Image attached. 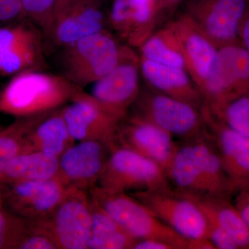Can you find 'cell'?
Wrapping results in <instances>:
<instances>
[{"mask_svg":"<svg viewBox=\"0 0 249 249\" xmlns=\"http://www.w3.org/2000/svg\"><path fill=\"white\" fill-rule=\"evenodd\" d=\"M110 147L97 141L74 144L59 157L56 178L66 187H75L89 193L98 186Z\"/></svg>","mask_w":249,"mask_h":249,"instance_id":"5bb4252c","label":"cell"},{"mask_svg":"<svg viewBox=\"0 0 249 249\" xmlns=\"http://www.w3.org/2000/svg\"><path fill=\"white\" fill-rule=\"evenodd\" d=\"M27 222L30 230L49 236L59 249H89L92 224L89 193L67 187L61 201L48 216Z\"/></svg>","mask_w":249,"mask_h":249,"instance_id":"3957f363","label":"cell"},{"mask_svg":"<svg viewBox=\"0 0 249 249\" xmlns=\"http://www.w3.org/2000/svg\"><path fill=\"white\" fill-rule=\"evenodd\" d=\"M162 222L190 240H209L208 223L199 206L173 188L128 193Z\"/></svg>","mask_w":249,"mask_h":249,"instance_id":"9c48e42d","label":"cell"},{"mask_svg":"<svg viewBox=\"0 0 249 249\" xmlns=\"http://www.w3.org/2000/svg\"><path fill=\"white\" fill-rule=\"evenodd\" d=\"M184 196L196 203L207 222L213 223L231 236L239 249L249 248V228L231 198Z\"/></svg>","mask_w":249,"mask_h":249,"instance_id":"603a6c76","label":"cell"},{"mask_svg":"<svg viewBox=\"0 0 249 249\" xmlns=\"http://www.w3.org/2000/svg\"><path fill=\"white\" fill-rule=\"evenodd\" d=\"M138 49L141 58L187 71L178 41L166 24L156 29Z\"/></svg>","mask_w":249,"mask_h":249,"instance_id":"484cf974","label":"cell"},{"mask_svg":"<svg viewBox=\"0 0 249 249\" xmlns=\"http://www.w3.org/2000/svg\"><path fill=\"white\" fill-rule=\"evenodd\" d=\"M44 36L23 18L0 27V76H14L45 66Z\"/></svg>","mask_w":249,"mask_h":249,"instance_id":"ba28073f","label":"cell"},{"mask_svg":"<svg viewBox=\"0 0 249 249\" xmlns=\"http://www.w3.org/2000/svg\"><path fill=\"white\" fill-rule=\"evenodd\" d=\"M201 107L145 85L142 87L131 109L133 115L152 123L181 142L195 138L206 130Z\"/></svg>","mask_w":249,"mask_h":249,"instance_id":"5b68a950","label":"cell"},{"mask_svg":"<svg viewBox=\"0 0 249 249\" xmlns=\"http://www.w3.org/2000/svg\"><path fill=\"white\" fill-rule=\"evenodd\" d=\"M141 73L145 85L162 93L202 107L204 100L184 69L160 65L140 58Z\"/></svg>","mask_w":249,"mask_h":249,"instance_id":"ffe728a7","label":"cell"},{"mask_svg":"<svg viewBox=\"0 0 249 249\" xmlns=\"http://www.w3.org/2000/svg\"><path fill=\"white\" fill-rule=\"evenodd\" d=\"M134 249H178L175 245L158 240H137Z\"/></svg>","mask_w":249,"mask_h":249,"instance_id":"d590c367","label":"cell"},{"mask_svg":"<svg viewBox=\"0 0 249 249\" xmlns=\"http://www.w3.org/2000/svg\"><path fill=\"white\" fill-rule=\"evenodd\" d=\"M49 112L16 118L14 123L0 131V177L11 160L22 153L28 134Z\"/></svg>","mask_w":249,"mask_h":249,"instance_id":"4316f807","label":"cell"},{"mask_svg":"<svg viewBox=\"0 0 249 249\" xmlns=\"http://www.w3.org/2000/svg\"><path fill=\"white\" fill-rule=\"evenodd\" d=\"M150 1L152 3V4L154 5V6H155V5H156V0H150Z\"/></svg>","mask_w":249,"mask_h":249,"instance_id":"ab89813d","label":"cell"},{"mask_svg":"<svg viewBox=\"0 0 249 249\" xmlns=\"http://www.w3.org/2000/svg\"><path fill=\"white\" fill-rule=\"evenodd\" d=\"M90 196L126 232L137 240H158L178 249H191L192 240L179 235L128 193H110L96 186Z\"/></svg>","mask_w":249,"mask_h":249,"instance_id":"277c9868","label":"cell"},{"mask_svg":"<svg viewBox=\"0 0 249 249\" xmlns=\"http://www.w3.org/2000/svg\"><path fill=\"white\" fill-rule=\"evenodd\" d=\"M233 204L249 228V183L234 193Z\"/></svg>","mask_w":249,"mask_h":249,"instance_id":"836d02e7","label":"cell"},{"mask_svg":"<svg viewBox=\"0 0 249 249\" xmlns=\"http://www.w3.org/2000/svg\"></svg>","mask_w":249,"mask_h":249,"instance_id":"b9f144b4","label":"cell"},{"mask_svg":"<svg viewBox=\"0 0 249 249\" xmlns=\"http://www.w3.org/2000/svg\"><path fill=\"white\" fill-rule=\"evenodd\" d=\"M115 144L140 154L165 170L178 142L171 134L152 123L129 114L119 126Z\"/></svg>","mask_w":249,"mask_h":249,"instance_id":"2e32d148","label":"cell"},{"mask_svg":"<svg viewBox=\"0 0 249 249\" xmlns=\"http://www.w3.org/2000/svg\"><path fill=\"white\" fill-rule=\"evenodd\" d=\"M141 77L139 54L127 45L120 62L93 83L90 94L116 115L124 119L140 93Z\"/></svg>","mask_w":249,"mask_h":249,"instance_id":"7c38bea8","label":"cell"},{"mask_svg":"<svg viewBox=\"0 0 249 249\" xmlns=\"http://www.w3.org/2000/svg\"><path fill=\"white\" fill-rule=\"evenodd\" d=\"M24 17L21 0H0V27Z\"/></svg>","mask_w":249,"mask_h":249,"instance_id":"4dcf8cb0","label":"cell"},{"mask_svg":"<svg viewBox=\"0 0 249 249\" xmlns=\"http://www.w3.org/2000/svg\"><path fill=\"white\" fill-rule=\"evenodd\" d=\"M81 89L61 75L42 70L21 72L0 91V112L16 118L48 112L71 102Z\"/></svg>","mask_w":249,"mask_h":249,"instance_id":"6da1fadb","label":"cell"},{"mask_svg":"<svg viewBox=\"0 0 249 249\" xmlns=\"http://www.w3.org/2000/svg\"><path fill=\"white\" fill-rule=\"evenodd\" d=\"M90 199L92 224L89 249H134L137 239L126 232L91 196Z\"/></svg>","mask_w":249,"mask_h":249,"instance_id":"d4e9b609","label":"cell"},{"mask_svg":"<svg viewBox=\"0 0 249 249\" xmlns=\"http://www.w3.org/2000/svg\"><path fill=\"white\" fill-rule=\"evenodd\" d=\"M127 46L108 29L83 37L62 48L60 75L83 89L112 70Z\"/></svg>","mask_w":249,"mask_h":249,"instance_id":"7a4b0ae2","label":"cell"},{"mask_svg":"<svg viewBox=\"0 0 249 249\" xmlns=\"http://www.w3.org/2000/svg\"><path fill=\"white\" fill-rule=\"evenodd\" d=\"M239 40L249 54V11L241 24L239 30Z\"/></svg>","mask_w":249,"mask_h":249,"instance_id":"8d00e7d4","label":"cell"},{"mask_svg":"<svg viewBox=\"0 0 249 249\" xmlns=\"http://www.w3.org/2000/svg\"><path fill=\"white\" fill-rule=\"evenodd\" d=\"M3 206V197L1 192L0 191V206Z\"/></svg>","mask_w":249,"mask_h":249,"instance_id":"f35d334b","label":"cell"},{"mask_svg":"<svg viewBox=\"0 0 249 249\" xmlns=\"http://www.w3.org/2000/svg\"><path fill=\"white\" fill-rule=\"evenodd\" d=\"M57 0H21L24 17L34 23L47 38L53 26Z\"/></svg>","mask_w":249,"mask_h":249,"instance_id":"f546056e","label":"cell"},{"mask_svg":"<svg viewBox=\"0 0 249 249\" xmlns=\"http://www.w3.org/2000/svg\"><path fill=\"white\" fill-rule=\"evenodd\" d=\"M108 18L101 5L84 0L81 4L57 19L47 37L55 45L63 47L107 29Z\"/></svg>","mask_w":249,"mask_h":249,"instance_id":"d6986e66","label":"cell"},{"mask_svg":"<svg viewBox=\"0 0 249 249\" xmlns=\"http://www.w3.org/2000/svg\"><path fill=\"white\" fill-rule=\"evenodd\" d=\"M249 93V54L240 41L218 49L209 79L201 91L204 104L217 108Z\"/></svg>","mask_w":249,"mask_h":249,"instance_id":"52a82bcc","label":"cell"},{"mask_svg":"<svg viewBox=\"0 0 249 249\" xmlns=\"http://www.w3.org/2000/svg\"><path fill=\"white\" fill-rule=\"evenodd\" d=\"M74 143L61 107L50 111L31 129L22 153L43 152L60 157Z\"/></svg>","mask_w":249,"mask_h":249,"instance_id":"7402d4cb","label":"cell"},{"mask_svg":"<svg viewBox=\"0 0 249 249\" xmlns=\"http://www.w3.org/2000/svg\"><path fill=\"white\" fill-rule=\"evenodd\" d=\"M205 124L217 147L224 169L235 193L249 183V138L218 120L205 105Z\"/></svg>","mask_w":249,"mask_h":249,"instance_id":"e0dca14e","label":"cell"},{"mask_svg":"<svg viewBox=\"0 0 249 249\" xmlns=\"http://www.w3.org/2000/svg\"><path fill=\"white\" fill-rule=\"evenodd\" d=\"M97 186L110 193H124L173 188L161 166L116 144L110 147Z\"/></svg>","mask_w":249,"mask_h":249,"instance_id":"8992f818","label":"cell"},{"mask_svg":"<svg viewBox=\"0 0 249 249\" xmlns=\"http://www.w3.org/2000/svg\"><path fill=\"white\" fill-rule=\"evenodd\" d=\"M183 13L218 48L238 42L249 0H185Z\"/></svg>","mask_w":249,"mask_h":249,"instance_id":"30bf717a","label":"cell"},{"mask_svg":"<svg viewBox=\"0 0 249 249\" xmlns=\"http://www.w3.org/2000/svg\"><path fill=\"white\" fill-rule=\"evenodd\" d=\"M174 190L188 196H207V188L195 138L181 141L165 169Z\"/></svg>","mask_w":249,"mask_h":249,"instance_id":"44dd1931","label":"cell"},{"mask_svg":"<svg viewBox=\"0 0 249 249\" xmlns=\"http://www.w3.org/2000/svg\"><path fill=\"white\" fill-rule=\"evenodd\" d=\"M209 110L232 130L249 138V93Z\"/></svg>","mask_w":249,"mask_h":249,"instance_id":"83f0119b","label":"cell"},{"mask_svg":"<svg viewBox=\"0 0 249 249\" xmlns=\"http://www.w3.org/2000/svg\"><path fill=\"white\" fill-rule=\"evenodd\" d=\"M71 104L62 107L69 130L75 142L97 141L114 145L121 119L98 100L80 90Z\"/></svg>","mask_w":249,"mask_h":249,"instance_id":"8fae6325","label":"cell"},{"mask_svg":"<svg viewBox=\"0 0 249 249\" xmlns=\"http://www.w3.org/2000/svg\"><path fill=\"white\" fill-rule=\"evenodd\" d=\"M108 23L119 40L139 48L157 29L155 6L150 0H114Z\"/></svg>","mask_w":249,"mask_h":249,"instance_id":"ac0fdd59","label":"cell"},{"mask_svg":"<svg viewBox=\"0 0 249 249\" xmlns=\"http://www.w3.org/2000/svg\"><path fill=\"white\" fill-rule=\"evenodd\" d=\"M165 24L176 37L187 71L201 93L213 69L219 48L183 13Z\"/></svg>","mask_w":249,"mask_h":249,"instance_id":"9a60e30c","label":"cell"},{"mask_svg":"<svg viewBox=\"0 0 249 249\" xmlns=\"http://www.w3.org/2000/svg\"><path fill=\"white\" fill-rule=\"evenodd\" d=\"M29 231L27 220L0 206V249H19Z\"/></svg>","mask_w":249,"mask_h":249,"instance_id":"f1b7e54d","label":"cell"},{"mask_svg":"<svg viewBox=\"0 0 249 249\" xmlns=\"http://www.w3.org/2000/svg\"><path fill=\"white\" fill-rule=\"evenodd\" d=\"M3 206L27 221L48 216L61 201L67 187L54 178L1 184Z\"/></svg>","mask_w":249,"mask_h":249,"instance_id":"4fadbf2b","label":"cell"},{"mask_svg":"<svg viewBox=\"0 0 249 249\" xmlns=\"http://www.w3.org/2000/svg\"><path fill=\"white\" fill-rule=\"evenodd\" d=\"M87 1L93 3V4L101 5V4H102L104 1H106V0H87Z\"/></svg>","mask_w":249,"mask_h":249,"instance_id":"74e56055","label":"cell"},{"mask_svg":"<svg viewBox=\"0 0 249 249\" xmlns=\"http://www.w3.org/2000/svg\"><path fill=\"white\" fill-rule=\"evenodd\" d=\"M185 0H156L155 15L157 29L173 18L174 14Z\"/></svg>","mask_w":249,"mask_h":249,"instance_id":"d6a6232c","label":"cell"},{"mask_svg":"<svg viewBox=\"0 0 249 249\" xmlns=\"http://www.w3.org/2000/svg\"><path fill=\"white\" fill-rule=\"evenodd\" d=\"M59 157L43 152L19 154L5 167L0 185L56 178Z\"/></svg>","mask_w":249,"mask_h":249,"instance_id":"cb8c5ba5","label":"cell"},{"mask_svg":"<svg viewBox=\"0 0 249 249\" xmlns=\"http://www.w3.org/2000/svg\"><path fill=\"white\" fill-rule=\"evenodd\" d=\"M19 249H59L55 242L49 236L29 229V233L19 245Z\"/></svg>","mask_w":249,"mask_h":249,"instance_id":"1f68e13d","label":"cell"},{"mask_svg":"<svg viewBox=\"0 0 249 249\" xmlns=\"http://www.w3.org/2000/svg\"><path fill=\"white\" fill-rule=\"evenodd\" d=\"M83 1L84 0H57L55 12H54L53 25L57 19L71 11L78 5L81 4Z\"/></svg>","mask_w":249,"mask_h":249,"instance_id":"e575fe53","label":"cell"},{"mask_svg":"<svg viewBox=\"0 0 249 249\" xmlns=\"http://www.w3.org/2000/svg\"><path fill=\"white\" fill-rule=\"evenodd\" d=\"M3 128H4V127H3L2 126L0 125V131H1Z\"/></svg>","mask_w":249,"mask_h":249,"instance_id":"60d3db41","label":"cell"}]
</instances>
